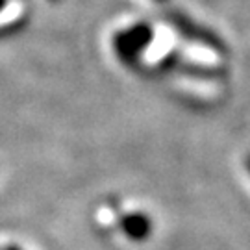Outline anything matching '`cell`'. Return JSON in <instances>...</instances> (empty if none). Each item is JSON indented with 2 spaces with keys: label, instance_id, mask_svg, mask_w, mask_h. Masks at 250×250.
Wrapping results in <instances>:
<instances>
[{
  "label": "cell",
  "instance_id": "3",
  "mask_svg": "<svg viewBox=\"0 0 250 250\" xmlns=\"http://www.w3.org/2000/svg\"><path fill=\"white\" fill-rule=\"evenodd\" d=\"M247 167H249V172H250V156L247 158Z\"/></svg>",
  "mask_w": 250,
  "mask_h": 250
},
{
  "label": "cell",
  "instance_id": "1",
  "mask_svg": "<svg viewBox=\"0 0 250 250\" xmlns=\"http://www.w3.org/2000/svg\"><path fill=\"white\" fill-rule=\"evenodd\" d=\"M119 226L128 239L132 241H145L152 233L150 217L143 211H132V213L121 215Z\"/></svg>",
  "mask_w": 250,
  "mask_h": 250
},
{
  "label": "cell",
  "instance_id": "2",
  "mask_svg": "<svg viewBox=\"0 0 250 250\" xmlns=\"http://www.w3.org/2000/svg\"><path fill=\"white\" fill-rule=\"evenodd\" d=\"M0 250H22V249L17 247V245H8V247H4V249H0Z\"/></svg>",
  "mask_w": 250,
  "mask_h": 250
}]
</instances>
